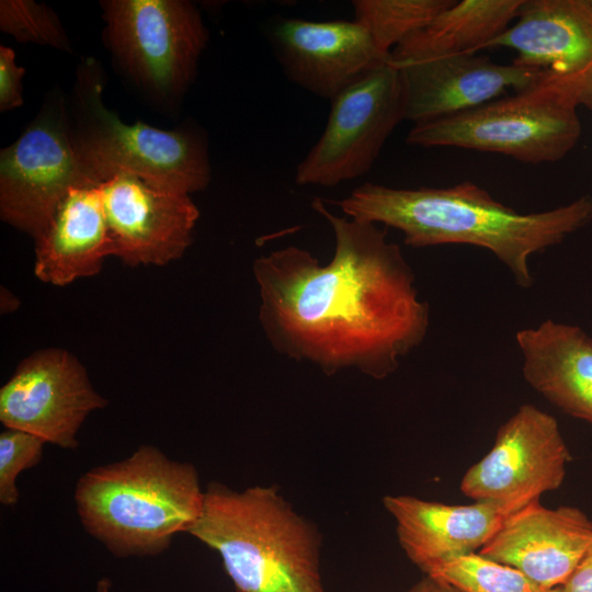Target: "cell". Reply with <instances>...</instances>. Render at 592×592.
<instances>
[{
  "mask_svg": "<svg viewBox=\"0 0 592 592\" xmlns=\"http://www.w3.org/2000/svg\"><path fill=\"white\" fill-rule=\"evenodd\" d=\"M331 226L332 260L288 246L258 257L259 320L272 348L326 375L354 368L374 379L394 374L426 337L430 308L399 244L377 224L341 217L320 198Z\"/></svg>",
  "mask_w": 592,
  "mask_h": 592,
  "instance_id": "6da1fadb",
  "label": "cell"
},
{
  "mask_svg": "<svg viewBox=\"0 0 592 592\" xmlns=\"http://www.w3.org/2000/svg\"><path fill=\"white\" fill-rule=\"evenodd\" d=\"M352 219L400 230L414 248L469 244L502 262L522 288L533 285L530 258L561 243L592 220V196L553 209L521 214L464 181L446 187L398 189L363 183L337 202Z\"/></svg>",
  "mask_w": 592,
  "mask_h": 592,
  "instance_id": "7a4b0ae2",
  "label": "cell"
},
{
  "mask_svg": "<svg viewBox=\"0 0 592 592\" xmlns=\"http://www.w3.org/2000/svg\"><path fill=\"white\" fill-rule=\"evenodd\" d=\"M189 534L219 554L238 592H325L321 535L274 487L210 482Z\"/></svg>",
  "mask_w": 592,
  "mask_h": 592,
  "instance_id": "3957f363",
  "label": "cell"
},
{
  "mask_svg": "<svg viewBox=\"0 0 592 592\" xmlns=\"http://www.w3.org/2000/svg\"><path fill=\"white\" fill-rule=\"evenodd\" d=\"M83 528L116 557L156 556L189 533L204 504L196 468L153 445L84 473L75 488Z\"/></svg>",
  "mask_w": 592,
  "mask_h": 592,
  "instance_id": "277c9868",
  "label": "cell"
},
{
  "mask_svg": "<svg viewBox=\"0 0 592 592\" xmlns=\"http://www.w3.org/2000/svg\"><path fill=\"white\" fill-rule=\"evenodd\" d=\"M102 68L94 59L77 69L68 116L76 152L100 184L129 174L169 191L191 194L210 181L206 140L196 130H164L143 122L124 123L103 102Z\"/></svg>",
  "mask_w": 592,
  "mask_h": 592,
  "instance_id": "5b68a950",
  "label": "cell"
},
{
  "mask_svg": "<svg viewBox=\"0 0 592 592\" xmlns=\"http://www.w3.org/2000/svg\"><path fill=\"white\" fill-rule=\"evenodd\" d=\"M592 84L545 71L530 87L476 109L414 124L411 146L454 147L511 157L530 164L557 162L577 145Z\"/></svg>",
  "mask_w": 592,
  "mask_h": 592,
  "instance_id": "8992f818",
  "label": "cell"
},
{
  "mask_svg": "<svg viewBox=\"0 0 592 592\" xmlns=\"http://www.w3.org/2000/svg\"><path fill=\"white\" fill-rule=\"evenodd\" d=\"M105 39L118 65L155 99L177 101L196 75L208 31L185 0L101 2Z\"/></svg>",
  "mask_w": 592,
  "mask_h": 592,
  "instance_id": "52a82bcc",
  "label": "cell"
},
{
  "mask_svg": "<svg viewBox=\"0 0 592 592\" xmlns=\"http://www.w3.org/2000/svg\"><path fill=\"white\" fill-rule=\"evenodd\" d=\"M402 121V80L389 59L331 100L325 129L297 166L295 182L331 187L366 174Z\"/></svg>",
  "mask_w": 592,
  "mask_h": 592,
  "instance_id": "ba28073f",
  "label": "cell"
},
{
  "mask_svg": "<svg viewBox=\"0 0 592 592\" xmlns=\"http://www.w3.org/2000/svg\"><path fill=\"white\" fill-rule=\"evenodd\" d=\"M570 459L556 418L524 403L499 426L492 447L466 470L459 489L509 515L557 490Z\"/></svg>",
  "mask_w": 592,
  "mask_h": 592,
  "instance_id": "9c48e42d",
  "label": "cell"
},
{
  "mask_svg": "<svg viewBox=\"0 0 592 592\" xmlns=\"http://www.w3.org/2000/svg\"><path fill=\"white\" fill-rule=\"evenodd\" d=\"M96 184L60 111H44L0 152V216L36 239L71 189Z\"/></svg>",
  "mask_w": 592,
  "mask_h": 592,
  "instance_id": "30bf717a",
  "label": "cell"
},
{
  "mask_svg": "<svg viewBox=\"0 0 592 592\" xmlns=\"http://www.w3.org/2000/svg\"><path fill=\"white\" fill-rule=\"evenodd\" d=\"M106 405L79 360L64 349L50 348L24 358L1 387L0 421L4 428L75 449L86 418Z\"/></svg>",
  "mask_w": 592,
  "mask_h": 592,
  "instance_id": "8fae6325",
  "label": "cell"
},
{
  "mask_svg": "<svg viewBox=\"0 0 592 592\" xmlns=\"http://www.w3.org/2000/svg\"><path fill=\"white\" fill-rule=\"evenodd\" d=\"M115 257L125 264L164 265L192 243L200 210L190 194L116 174L99 184Z\"/></svg>",
  "mask_w": 592,
  "mask_h": 592,
  "instance_id": "7c38bea8",
  "label": "cell"
},
{
  "mask_svg": "<svg viewBox=\"0 0 592 592\" xmlns=\"http://www.w3.org/2000/svg\"><path fill=\"white\" fill-rule=\"evenodd\" d=\"M267 39L288 80L330 101L390 59L355 20L280 18Z\"/></svg>",
  "mask_w": 592,
  "mask_h": 592,
  "instance_id": "4fadbf2b",
  "label": "cell"
},
{
  "mask_svg": "<svg viewBox=\"0 0 592 592\" xmlns=\"http://www.w3.org/2000/svg\"><path fill=\"white\" fill-rule=\"evenodd\" d=\"M399 68L405 121L426 123L459 114L519 92L545 71L498 64L488 56L462 54L396 65Z\"/></svg>",
  "mask_w": 592,
  "mask_h": 592,
  "instance_id": "5bb4252c",
  "label": "cell"
},
{
  "mask_svg": "<svg viewBox=\"0 0 592 592\" xmlns=\"http://www.w3.org/2000/svg\"><path fill=\"white\" fill-rule=\"evenodd\" d=\"M592 543V521L579 508L534 501L509 514L478 551L537 584L561 587Z\"/></svg>",
  "mask_w": 592,
  "mask_h": 592,
  "instance_id": "9a60e30c",
  "label": "cell"
},
{
  "mask_svg": "<svg viewBox=\"0 0 592 592\" xmlns=\"http://www.w3.org/2000/svg\"><path fill=\"white\" fill-rule=\"evenodd\" d=\"M488 48L512 49L519 66L592 84V7L588 0H524L515 23Z\"/></svg>",
  "mask_w": 592,
  "mask_h": 592,
  "instance_id": "2e32d148",
  "label": "cell"
},
{
  "mask_svg": "<svg viewBox=\"0 0 592 592\" xmlns=\"http://www.w3.org/2000/svg\"><path fill=\"white\" fill-rule=\"evenodd\" d=\"M383 503L396 522L401 548L422 572L478 553L508 516L499 505L485 501L447 504L401 494L386 496Z\"/></svg>",
  "mask_w": 592,
  "mask_h": 592,
  "instance_id": "e0dca14e",
  "label": "cell"
},
{
  "mask_svg": "<svg viewBox=\"0 0 592 592\" xmlns=\"http://www.w3.org/2000/svg\"><path fill=\"white\" fill-rule=\"evenodd\" d=\"M515 341L525 382L562 412L592 425V337L547 319L519 330Z\"/></svg>",
  "mask_w": 592,
  "mask_h": 592,
  "instance_id": "ac0fdd59",
  "label": "cell"
},
{
  "mask_svg": "<svg viewBox=\"0 0 592 592\" xmlns=\"http://www.w3.org/2000/svg\"><path fill=\"white\" fill-rule=\"evenodd\" d=\"M113 254L99 184L77 186L35 239L34 273L42 282L66 286L98 274Z\"/></svg>",
  "mask_w": 592,
  "mask_h": 592,
  "instance_id": "d6986e66",
  "label": "cell"
},
{
  "mask_svg": "<svg viewBox=\"0 0 592 592\" xmlns=\"http://www.w3.org/2000/svg\"><path fill=\"white\" fill-rule=\"evenodd\" d=\"M524 0H462L400 43L395 65L462 54H477L515 21Z\"/></svg>",
  "mask_w": 592,
  "mask_h": 592,
  "instance_id": "ffe728a7",
  "label": "cell"
},
{
  "mask_svg": "<svg viewBox=\"0 0 592 592\" xmlns=\"http://www.w3.org/2000/svg\"><path fill=\"white\" fill-rule=\"evenodd\" d=\"M455 0H354V20L387 56L414 32L431 23Z\"/></svg>",
  "mask_w": 592,
  "mask_h": 592,
  "instance_id": "44dd1931",
  "label": "cell"
},
{
  "mask_svg": "<svg viewBox=\"0 0 592 592\" xmlns=\"http://www.w3.org/2000/svg\"><path fill=\"white\" fill-rule=\"evenodd\" d=\"M425 576L451 583L465 592H562L544 588L520 570L474 553L434 565Z\"/></svg>",
  "mask_w": 592,
  "mask_h": 592,
  "instance_id": "7402d4cb",
  "label": "cell"
},
{
  "mask_svg": "<svg viewBox=\"0 0 592 592\" xmlns=\"http://www.w3.org/2000/svg\"><path fill=\"white\" fill-rule=\"evenodd\" d=\"M0 29L16 41L70 50V43L57 14L33 0H1Z\"/></svg>",
  "mask_w": 592,
  "mask_h": 592,
  "instance_id": "603a6c76",
  "label": "cell"
},
{
  "mask_svg": "<svg viewBox=\"0 0 592 592\" xmlns=\"http://www.w3.org/2000/svg\"><path fill=\"white\" fill-rule=\"evenodd\" d=\"M46 442L32 433L5 428L0 434V502L12 506L19 501L16 478L37 465Z\"/></svg>",
  "mask_w": 592,
  "mask_h": 592,
  "instance_id": "cb8c5ba5",
  "label": "cell"
},
{
  "mask_svg": "<svg viewBox=\"0 0 592 592\" xmlns=\"http://www.w3.org/2000/svg\"><path fill=\"white\" fill-rule=\"evenodd\" d=\"M25 69L15 61V53L0 46V111L14 110L23 104L22 79Z\"/></svg>",
  "mask_w": 592,
  "mask_h": 592,
  "instance_id": "d4e9b609",
  "label": "cell"
},
{
  "mask_svg": "<svg viewBox=\"0 0 592 592\" xmlns=\"http://www.w3.org/2000/svg\"><path fill=\"white\" fill-rule=\"evenodd\" d=\"M562 592H592V543L580 562L561 585Z\"/></svg>",
  "mask_w": 592,
  "mask_h": 592,
  "instance_id": "484cf974",
  "label": "cell"
},
{
  "mask_svg": "<svg viewBox=\"0 0 592 592\" xmlns=\"http://www.w3.org/2000/svg\"><path fill=\"white\" fill-rule=\"evenodd\" d=\"M407 592H465L457 587L435 579L429 576H424L420 581L413 584Z\"/></svg>",
  "mask_w": 592,
  "mask_h": 592,
  "instance_id": "4316f807",
  "label": "cell"
},
{
  "mask_svg": "<svg viewBox=\"0 0 592 592\" xmlns=\"http://www.w3.org/2000/svg\"><path fill=\"white\" fill-rule=\"evenodd\" d=\"M95 592H112V582L109 578H101L95 585Z\"/></svg>",
  "mask_w": 592,
  "mask_h": 592,
  "instance_id": "83f0119b",
  "label": "cell"
},
{
  "mask_svg": "<svg viewBox=\"0 0 592 592\" xmlns=\"http://www.w3.org/2000/svg\"><path fill=\"white\" fill-rule=\"evenodd\" d=\"M590 109H592V90H591V93H590V96H589V101H588V104H587Z\"/></svg>",
  "mask_w": 592,
  "mask_h": 592,
  "instance_id": "f1b7e54d",
  "label": "cell"
},
{
  "mask_svg": "<svg viewBox=\"0 0 592 592\" xmlns=\"http://www.w3.org/2000/svg\"><path fill=\"white\" fill-rule=\"evenodd\" d=\"M589 4L592 7V0H588Z\"/></svg>",
  "mask_w": 592,
  "mask_h": 592,
  "instance_id": "f546056e",
  "label": "cell"
}]
</instances>
